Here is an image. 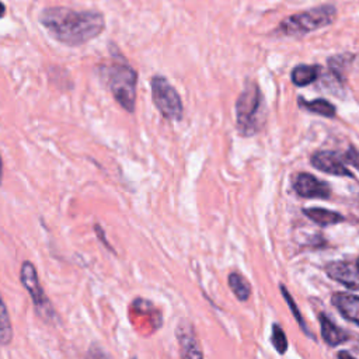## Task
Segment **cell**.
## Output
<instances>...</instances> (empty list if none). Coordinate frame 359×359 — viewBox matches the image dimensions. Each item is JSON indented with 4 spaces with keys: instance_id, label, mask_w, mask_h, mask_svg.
<instances>
[{
    "instance_id": "obj_9",
    "label": "cell",
    "mask_w": 359,
    "mask_h": 359,
    "mask_svg": "<svg viewBox=\"0 0 359 359\" xmlns=\"http://www.w3.org/2000/svg\"><path fill=\"white\" fill-rule=\"evenodd\" d=\"M325 272L328 276L351 289H359V268L356 264L337 261L330 262L325 266Z\"/></svg>"
},
{
    "instance_id": "obj_22",
    "label": "cell",
    "mask_w": 359,
    "mask_h": 359,
    "mask_svg": "<svg viewBox=\"0 0 359 359\" xmlns=\"http://www.w3.org/2000/svg\"><path fill=\"white\" fill-rule=\"evenodd\" d=\"M345 160L352 164L355 168L359 170V151L355 150L353 147H351L346 153H345Z\"/></svg>"
},
{
    "instance_id": "obj_3",
    "label": "cell",
    "mask_w": 359,
    "mask_h": 359,
    "mask_svg": "<svg viewBox=\"0 0 359 359\" xmlns=\"http://www.w3.org/2000/svg\"><path fill=\"white\" fill-rule=\"evenodd\" d=\"M237 130L243 136L255 135L265 121L264 97L254 81H247L236 102Z\"/></svg>"
},
{
    "instance_id": "obj_24",
    "label": "cell",
    "mask_w": 359,
    "mask_h": 359,
    "mask_svg": "<svg viewBox=\"0 0 359 359\" xmlns=\"http://www.w3.org/2000/svg\"><path fill=\"white\" fill-rule=\"evenodd\" d=\"M6 15V6L3 1H0V18H3Z\"/></svg>"
},
{
    "instance_id": "obj_11",
    "label": "cell",
    "mask_w": 359,
    "mask_h": 359,
    "mask_svg": "<svg viewBox=\"0 0 359 359\" xmlns=\"http://www.w3.org/2000/svg\"><path fill=\"white\" fill-rule=\"evenodd\" d=\"M332 304L338 311L349 321L359 325V297L348 293H335L332 294Z\"/></svg>"
},
{
    "instance_id": "obj_1",
    "label": "cell",
    "mask_w": 359,
    "mask_h": 359,
    "mask_svg": "<svg viewBox=\"0 0 359 359\" xmlns=\"http://www.w3.org/2000/svg\"><path fill=\"white\" fill-rule=\"evenodd\" d=\"M39 22L55 41L67 46L84 45L97 38L105 28L102 13L62 6L43 8L39 14Z\"/></svg>"
},
{
    "instance_id": "obj_12",
    "label": "cell",
    "mask_w": 359,
    "mask_h": 359,
    "mask_svg": "<svg viewBox=\"0 0 359 359\" xmlns=\"http://www.w3.org/2000/svg\"><path fill=\"white\" fill-rule=\"evenodd\" d=\"M320 325H321V335L324 341L331 346H337L348 338L345 331L337 327L325 314H320Z\"/></svg>"
},
{
    "instance_id": "obj_5",
    "label": "cell",
    "mask_w": 359,
    "mask_h": 359,
    "mask_svg": "<svg viewBox=\"0 0 359 359\" xmlns=\"http://www.w3.org/2000/svg\"><path fill=\"white\" fill-rule=\"evenodd\" d=\"M20 282L28 292L31 302L34 304L36 316L48 325H53L59 321L57 313L46 296L38 276V271L31 261H24L20 268Z\"/></svg>"
},
{
    "instance_id": "obj_26",
    "label": "cell",
    "mask_w": 359,
    "mask_h": 359,
    "mask_svg": "<svg viewBox=\"0 0 359 359\" xmlns=\"http://www.w3.org/2000/svg\"><path fill=\"white\" fill-rule=\"evenodd\" d=\"M356 265H358V268H359V259H358V262H356Z\"/></svg>"
},
{
    "instance_id": "obj_25",
    "label": "cell",
    "mask_w": 359,
    "mask_h": 359,
    "mask_svg": "<svg viewBox=\"0 0 359 359\" xmlns=\"http://www.w3.org/2000/svg\"><path fill=\"white\" fill-rule=\"evenodd\" d=\"M1 182H3V158L0 156V185H1Z\"/></svg>"
},
{
    "instance_id": "obj_14",
    "label": "cell",
    "mask_w": 359,
    "mask_h": 359,
    "mask_svg": "<svg viewBox=\"0 0 359 359\" xmlns=\"http://www.w3.org/2000/svg\"><path fill=\"white\" fill-rule=\"evenodd\" d=\"M320 74V66H313V65H299L293 69L292 72V81L299 86H309L314 80H317Z\"/></svg>"
},
{
    "instance_id": "obj_15",
    "label": "cell",
    "mask_w": 359,
    "mask_h": 359,
    "mask_svg": "<svg viewBox=\"0 0 359 359\" xmlns=\"http://www.w3.org/2000/svg\"><path fill=\"white\" fill-rule=\"evenodd\" d=\"M13 341V325L7 306L0 294V346H7Z\"/></svg>"
},
{
    "instance_id": "obj_7",
    "label": "cell",
    "mask_w": 359,
    "mask_h": 359,
    "mask_svg": "<svg viewBox=\"0 0 359 359\" xmlns=\"http://www.w3.org/2000/svg\"><path fill=\"white\" fill-rule=\"evenodd\" d=\"M181 359H203L202 348L196 338L194 325L188 320H181L175 328Z\"/></svg>"
},
{
    "instance_id": "obj_4",
    "label": "cell",
    "mask_w": 359,
    "mask_h": 359,
    "mask_svg": "<svg viewBox=\"0 0 359 359\" xmlns=\"http://www.w3.org/2000/svg\"><path fill=\"white\" fill-rule=\"evenodd\" d=\"M337 17V10L334 6L325 4L320 7L310 8L285 18L276 28L280 35H303L325 25H330Z\"/></svg>"
},
{
    "instance_id": "obj_8",
    "label": "cell",
    "mask_w": 359,
    "mask_h": 359,
    "mask_svg": "<svg viewBox=\"0 0 359 359\" xmlns=\"http://www.w3.org/2000/svg\"><path fill=\"white\" fill-rule=\"evenodd\" d=\"M293 188L296 194L303 198L327 199L331 195V189L327 182L307 172H300L299 175H296V178L293 180Z\"/></svg>"
},
{
    "instance_id": "obj_10",
    "label": "cell",
    "mask_w": 359,
    "mask_h": 359,
    "mask_svg": "<svg viewBox=\"0 0 359 359\" xmlns=\"http://www.w3.org/2000/svg\"><path fill=\"white\" fill-rule=\"evenodd\" d=\"M311 164L323 172L338 177H352L351 171L345 167L341 157L334 151H317L311 156Z\"/></svg>"
},
{
    "instance_id": "obj_27",
    "label": "cell",
    "mask_w": 359,
    "mask_h": 359,
    "mask_svg": "<svg viewBox=\"0 0 359 359\" xmlns=\"http://www.w3.org/2000/svg\"><path fill=\"white\" fill-rule=\"evenodd\" d=\"M133 359H136V358H133Z\"/></svg>"
},
{
    "instance_id": "obj_20",
    "label": "cell",
    "mask_w": 359,
    "mask_h": 359,
    "mask_svg": "<svg viewBox=\"0 0 359 359\" xmlns=\"http://www.w3.org/2000/svg\"><path fill=\"white\" fill-rule=\"evenodd\" d=\"M280 292H282V294L285 296V300H286V303L289 304V307H290V310H292V313L294 314V317H296V320H297V323L303 327V330H304V332L306 334H309L310 335V332H309V330H307V327H306V324H304V321H303V318H302V316H300V313H299V310H297V306H296V303H294V300L290 297V294L287 293V290H286V287L283 286V285H280Z\"/></svg>"
},
{
    "instance_id": "obj_6",
    "label": "cell",
    "mask_w": 359,
    "mask_h": 359,
    "mask_svg": "<svg viewBox=\"0 0 359 359\" xmlns=\"http://www.w3.org/2000/svg\"><path fill=\"white\" fill-rule=\"evenodd\" d=\"M151 98L154 107L158 109L163 118L167 121L178 122L184 116V105L175 87L167 80V77L156 74L150 80Z\"/></svg>"
},
{
    "instance_id": "obj_21",
    "label": "cell",
    "mask_w": 359,
    "mask_h": 359,
    "mask_svg": "<svg viewBox=\"0 0 359 359\" xmlns=\"http://www.w3.org/2000/svg\"><path fill=\"white\" fill-rule=\"evenodd\" d=\"M94 231H95V234H97V237H98V240L102 243V245L104 247H107L111 252H114L115 254V250H114V247L108 243V238L105 237V231H104V229L98 224V223H95L94 224Z\"/></svg>"
},
{
    "instance_id": "obj_23",
    "label": "cell",
    "mask_w": 359,
    "mask_h": 359,
    "mask_svg": "<svg viewBox=\"0 0 359 359\" xmlns=\"http://www.w3.org/2000/svg\"><path fill=\"white\" fill-rule=\"evenodd\" d=\"M337 359H355L351 353H348V352H345V351H341L339 353H338V358Z\"/></svg>"
},
{
    "instance_id": "obj_2",
    "label": "cell",
    "mask_w": 359,
    "mask_h": 359,
    "mask_svg": "<svg viewBox=\"0 0 359 359\" xmlns=\"http://www.w3.org/2000/svg\"><path fill=\"white\" fill-rule=\"evenodd\" d=\"M98 72L114 100L126 112L132 114L136 104L137 72L114 43L109 48L108 62L101 65Z\"/></svg>"
},
{
    "instance_id": "obj_17",
    "label": "cell",
    "mask_w": 359,
    "mask_h": 359,
    "mask_svg": "<svg viewBox=\"0 0 359 359\" xmlns=\"http://www.w3.org/2000/svg\"><path fill=\"white\" fill-rule=\"evenodd\" d=\"M229 286L231 289V292L234 293V296L241 300V302H245L250 294H251V287H250V283L247 282V279L244 276H241L240 273L237 272H231L229 275Z\"/></svg>"
},
{
    "instance_id": "obj_13",
    "label": "cell",
    "mask_w": 359,
    "mask_h": 359,
    "mask_svg": "<svg viewBox=\"0 0 359 359\" xmlns=\"http://www.w3.org/2000/svg\"><path fill=\"white\" fill-rule=\"evenodd\" d=\"M303 213L320 226H330V224H335V223H339L344 220L342 215H339L334 210L323 209V208H309V209H304Z\"/></svg>"
},
{
    "instance_id": "obj_18",
    "label": "cell",
    "mask_w": 359,
    "mask_h": 359,
    "mask_svg": "<svg viewBox=\"0 0 359 359\" xmlns=\"http://www.w3.org/2000/svg\"><path fill=\"white\" fill-rule=\"evenodd\" d=\"M271 341H272V345L275 346V349L279 353H285L286 352V349H287V339H286V335H285L283 330L278 324L272 325Z\"/></svg>"
},
{
    "instance_id": "obj_16",
    "label": "cell",
    "mask_w": 359,
    "mask_h": 359,
    "mask_svg": "<svg viewBox=\"0 0 359 359\" xmlns=\"http://www.w3.org/2000/svg\"><path fill=\"white\" fill-rule=\"evenodd\" d=\"M299 105L304 109H307L309 112H313V114H317V115H323V116H327V118H332L335 116V107L323 100V98H318V100H313V101H306V100H299Z\"/></svg>"
},
{
    "instance_id": "obj_19",
    "label": "cell",
    "mask_w": 359,
    "mask_h": 359,
    "mask_svg": "<svg viewBox=\"0 0 359 359\" xmlns=\"http://www.w3.org/2000/svg\"><path fill=\"white\" fill-rule=\"evenodd\" d=\"M84 359H114L101 345H98L97 342H93L87 352L84 353Z\"/></svg>"
}]
</instances>
